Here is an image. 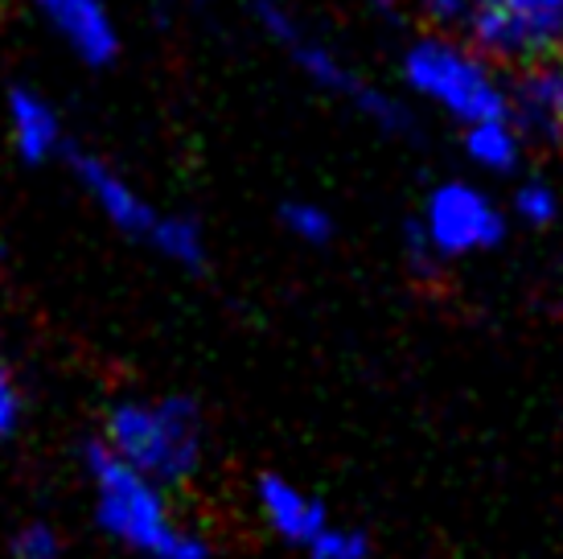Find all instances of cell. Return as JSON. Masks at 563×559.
<instances>
[{
    "mask_svg": "<svg viewBox=\"0 0 563 559\" xmlns=\"http://www.w3.org/2000/svg\"><path fill=\"white\" fill-rule=\"evenodd\" d=\"M280 227L297 243H309V248H325L329 239H333V231H338L333 215L321 202H309V198H288L280 206Z\"/></svg>",
    "mask_w": 563,
    "mask_h": 559,
    "instance_id": "4fadbf2b",
    "label": "cell"
},
{
    "mask_svg": "<svg viewBox=\"0 0 563 559\" xmlns=\"http://www.w3.org/2000/svg\"><path fill=\"white\" fill-rule=\"evenodd\" d=\"M399 75L416 99L444 111L461 128L506 116V78L482 50L456 33H420L404 50Z\"/></svg>",
    "mask_w": 563,
    "mask_h": 559,
    "instance_id": "3957f363",
    "label": "cell"
},
{
    "mask_svg": "<svg viewBox=\"0 0 563 559\" xmlns=\"http://www.w3.org/2000/svg\"><path fill=\"white\" fill-rule=\"evenodd\" d=\"M4 120H9V140L21 161L30 165H46L54 156L70 153L66 149V128L58 108L49 103L42 91L33 87H13L9 103H4Z\"/></svg>",
    "mask_w": 563,
    "mask_h": 559,
    "instance_id": "30bf717a",
    "label": "cell"
},
{
    "mask_svg": "<svg viewBox=\"0 0 563 559\" xmlns=\"http://www.w3.org/2000/svg\"><path fill=\"white\" fill-rule=\"evenodd\" d=\"M506 234V215L473 182H440L428 189L420 215L407 222L404 255L416 267H437L440 260H470L498 248Z\"/></svg>",
    "mask_w": 563,
    "mask_h": 559,
    "instance_id": "8992f818",
    "label": "cell"
},
{
    "mask_svg": "<svg viewBox=\"0 0 563 559\" xmlns=\"http://www.w3.org/2000/svg\"><path fill=\"white\" fill-rule=\"evenodd\" d=\"M461 37L510 70L563 58V0H470Z\"/></svg>",
    "mask_w": 563,
    "mask_h": 559,
    "instance_id": "52a82bcc",
    "label": "cell"
},
{
    "mask_svg": "<svg viewBox=\"0 0 563 559\" xmlns=\"http://www.w3.org/2000/svg\"><path fill=\"white\" fill-rule=\"evenodd\" d=\"M506 116L522 140L563 149V58L515 66V75L506 78Z\"/></svg>",
    "mask_w": 563,
    "mask_h": 559,
    "instance_id": "ba28073f",
    "label": "cell"
},
{
    "mask_svg": "<svg viewBox=\"0 0 563 559\" xmlns=\"http://www.w3.org/2000/svg\"><path fill=\"white\" fill-rule=\"evenodd\" d=\"M63 556V539L49 523H25L13 535V559H58Z\"/></svg>",
    "mask_w": 563,
    "mask_h": 559,
    "instance_id": "2e32d148",
    "label": "cell"
},
{
    "mask_svg": "<svg viewBox=\"0 0 563 559\" xmlns=\"http://www.w3.org/2000/svg\"><path fill=\"white\" fill-rule=\"evenodd\" d=\"M305 551H309V559H366L371 556V539H366L358 527H338V523H325Z\"/></svg>",
    "mask_w": 563,
    "mask_h": 559,
    "instance_id": "5bb4252c",
    "label": "cell"
},
{
    "mask_svg": "<svg viewBox=\"0 0 563 559\" xmlns=\"http://www.w3.org/2000/svg\"><path fill=\"white\" fill-rule=\"evenodd\" d=\"M82 469L95 490V518L120 547L144 559H210V544L173 514L165 485L124 465L103 440L82 449Z\"/></svg>",
    "mask_w": 563,
    "mask_h": 559,
    "instance_id": "6da1fadb",
    "label": "cell"
},
{
    "mask_svg": "<svg viewBox=\"0 0 563 559\" xmlns=\"http://www.w3.org/2000/svg\"><path fill=\"white\" fill-rule=\"evenodd\" d=\"M21 416H25V395H21L9 358L0 354V440H9L21 428Z\"/></svg>",
    "mask_w": 563,
    "mask_h": 559,
    "instance_id": "ac0fdd59",
    "label": "cell"
},
{
    "mask_svg": "<svg viewBox=\"0 0 563 559\" xmlns=\"http://www.w3.org/2000/svg\"><path fill=\"white\" fill-rule=\"evenodd\" d=\"M124 465L173 490L186 485L206 457L202 407L189 395H153V399H120L103 419L99 436Z\"/></svg>",
    "mask_w": 563,
    "mask_h": 559,
    "instance_id": "7a4b0ae2",
    "label": "cell"
},
{
    "mask_svg": "<svg viewBox=\"0 0 563 559\" xmlns=\"http://www.w3.org/2000/svg\"><path fill=\"white\" fill-rule=\"evenodd\" d=\"M555 210H560V202H555L551 186H543V182H522V186H518L515 215L522 218V222H531V227H548L551 218H555Z\"/></svg>",
    "mask_w": 563,
    "mask_h": 559,
    "instance_id": "e0dca14e",
    "label": "cell"
},
{
    "mask_svg": "<svg viewBox=\"0 0 563 559\" xmlns=\"http://www.w3.org/2000/svg\"><path fill=\"white\" fill-rule=\"evenodd\" d=\"M371 13H378V17H387V21H395V17H404L407 13V4L404 0H362Z\"/></svg>",
    "mask_w": 563,
    "mask_h": 559,
    "instance_id": "d6986e66",
    "label": "cell"
},
{
    "mask_svg": "<svg viewBox=\"0 0 563 559\" xmlns=\"http://www.w3.org/2000/svg\"><path fill=\"white\" fill-rule=\"evenodd\" d=\"M522 144L527 140L510 116H494V120H477V124L461 128V149L485 173H515L522 161Z\"/></svg>",
    "mask_w": 563,
    "mask_h": 559,
    "instance_id": "7c38bea8",
    "label": "cell"
},
{
    "mask_svg": "<svg viewBox=\"0 0 563 559\" xmlns=\"http://www.w3.org/2000/svg\"><path fill=\"white\" fill-rule=\"evenodd\" d=\"M30 13L63 42L79 63L111 66L120 54V25L108 0H25Z\"/></svg>",
    "mask_w": 563,
    "mask_h": 559,
    "instance_id": "9c48e42d",
    "label": "cell"
},
{
    "mask_svg": "<svg viewBox=\"0 0 563 559\" xmlns=\"http://www.w3.org/2000/svg\"><path fill=\"white\" fill-rule=\"evenodd\" d=\"M251 17L260 21V30L292 58V66H297L300 75L309 78L321 95L350 103L358 116H366L371 124L383 128V132H391V136L411 132V116H407L404 103L391 99L383 87H375L371 78H362L358 70L345 63L329 42H321L288 4H280V0H251Z\"/></svg>",
    "mask_w": 563,
    "mask_h": 559,
    "instance_id": "277c9868",
    "label": "cell"
},
{
    "mask_svg": "<svg viewBox=\"0 0 563 559\" xmlns=\"http://www.w3.org/2000/svg\"><path fill=\"white\" fill-rule=\"evenodd\" d=\"M255 502H260V514L267 518V527L276 530L284 544L309 547L317 530L329 523L325 506L309 490H300L297 482H288L280 473H264L255 482Z\"/></svg>",
    "mask_w": 563,
    "mask_h": 559,
    "instance_id": "8fae6325",
    "label": "cell"
},
{
    "mask_svg": "<svg viewBox=\"0 0 563 559\" xmlns=\"http://www.w3.org/2000/svg\"><path fill=\"white\" fill-rule=\"evenodd\" d=\"M404 4L432 33H461L465 13H470V0H404Z\"/></svg>",
    "mask_w": 563,
    "mask_h": 559,
    "instance_id": "9a60e30c",
    "label": "cell"
},
{
    "mask_svg": "<svg viewBox=\"0 0 563 559\" xmlns=\"http://www.w3.org/2000/svg\"><path fill=\"white\" fill-rule=\"evenodd\" d=\"M75 182L82 186V194L95 202V210L108 218L120 234H128L132 243L157 251L169 264L177 267H202L206 264V234L202 227L186 215L173 210H157L144 198L141 189L128 182L124 173L108 165L103 156L95 153H66Z\"/></svg>",
    "mask_w": 563,
    "mask_h": 559,
    "instance_id": "5b68a950",
    "label": "cell"
}]
</instances>
